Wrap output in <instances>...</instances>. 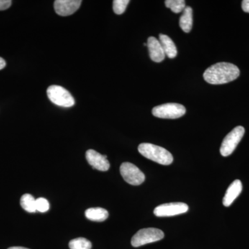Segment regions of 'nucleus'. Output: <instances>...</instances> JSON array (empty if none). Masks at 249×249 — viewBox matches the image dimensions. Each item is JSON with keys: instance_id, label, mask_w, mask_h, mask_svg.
<instances>
[{"instance_id": "9d476101", "label": "nucleus", "mask_w": 249, "mask_h": 249, "mask_svg": "<svg viewBox=\"0 0 249 249\" xmlns=\"http://www.w3.org/2000/svg\"><path fill=\"white\" fill-rule=\"evenodd\" d=\"M107 158V156L101 155L93 150H89L86 152V159L89 164L100 171L105 172L109 170L110 164Z\"/></svg>"}, {"instance_id": "ddd939ff", "label": "nucleus", "mask_w": 249, "mask_h": 249, "mask_svg": "<svg viewBox=\"0 0 249 249\" xmlns=\"http://www.w3.org/2000/svg\"><path fill=\"white\" fill-rule=\"evenodd\" d=\"M160 42L165 55L169 58H175L178 55V49L171 38L168 36L160 34Z\"/></svg>"}, {"instance_id": "4be33fe9", "label": "nucleus", "mask_w": 249, "mask_h": 249, "mask_svg": "<svg viewBox=\"0 0 249 249\" xmlns=\"http://www.w3.org/2000/svg\"><path fill=\"white\" fill-rule=\"evenodd\" d=\"M242 8L245 12L249 14V0H244L242 1Z\"/></svg>"}, {"instance_id": "6ab92c4d", "label": "nucleus", "mask_w": 249, "mask_h": 249, "mask_svg": "<svg viewBox=\"0 0 249 249\" xmlns=\"http://www.w3.org/2000/svg\"><path fill=\"white\" fill-rule=\"evenodd\" d=\"M129 3V0H114L113 1L114 12L117 15L124 14Z\"/></svg>"}, {"instance_id": "6e6552de", "label": "nucleus", "mask_w": 249, "mask_h": 249, "mask_svg": "<svg viewBox=\"0 0 249 249\" xmlns=\"http://www.w3.org/2000/svg\"><path fill=\"white\" fill-rule=\"evenodd\" d=\"M188 211V206L184 203H168L156 207L154 213L157 217H171L185 213Z\"/></svg>"}, {"instance_id": "39448f33", "label": "nucleus", "mask_w": 249, "mask_h": 249, "mask_svg": "<svg viewBox=\"0 0 249 249\" xmlns=\"http://www.w3.org/2000/svg\"><path fill=\"white\" fill-rule=\"evenodd\" d=\"M184 106L178 103H166L160 105L152 109V114L160 119H175L186 114Z\"/></svg>"}, {"instance_id": "412c9836", "label": "nucleus", "mask_w": 249, "mask_h": 249, "mask_svg": "<svg viewBox=\"0 0 249 249\" xmlns=\"http://www.w3.org/2000/svg\"><path fill=\"white\" fill-rule=\"evenodd\" d=\"M11 4L12 1L11 0H0V11H4L9 9Z\"/></svg>"}, {"instance_id": "7ed1b4c3", "label": "nucleus", "mask_w": 249, "mask_h": 249, "mask_svg": "<svg viewBox=\"0 0 249 249\" xmlns=\"http://www.w3.org/2000/svg\"><path fill=\"white\" fill-rule=\"evenodd\" d=\"M49 99L60 107H71L74 106V98L67 89L59 85H52L47 91Z\"/></svg>"}, {"instance_id": "aec40b11", "label": "nucleus", "mask_w": 249, "mask_h": 249, "mask_svg": "<svg viewBox=\"0 0 249 249\" xmlns=\"http://www.w3.org/2000/svg\"><path fill=\"white\" fill-rule=\"evenodd\" d=\"M36 211L40 213H46L49 210V203L45 198H38L36 201Z\"/></svg>"}, {"instance_id": "dca6fc26", "label": "nucleus", "mask_w": 249, "mask_h": 249, "mask_svg": "<svg viewBox=\"0 0 249 249\" xmlns=\"http://www.w3.org/2000/svg\"><path fill=\"white\" fill-rule=\"evenodd\" d=\"M36 199L30 194L24 195L21 197L20 205L23 208V209L25 210L28 213L36 212Z\"/></svg>"}, {"instance_id": "20e7f679", "label": "nucleus", "mask_w": 249, "mask_h": 249, "mask_svg": "<svg viewBox=\"0 0 249 249\" xmlns=\"http://www.w3.org/2000/svg\"><path fill=\"white\" fill-rule=\"evenodd\" d=\"M164 233L160 229L155 228L141 229L132 237L131 244L134 247H142L162 240Z\"/></svg>"}, {"instance_id": "0eeeda50", "label": "nucleus", "mask_w": 249, "mask_h": 249, "mask_svg": "<svg viewBox=\"0 0 249 249\" xmlns=\"http://www.w3.org/2000/svg\"><path fill=\"white\" fill-rule=\"evenodd\" d=\"M120 173L126 182L132 186H139L144 182L145 175L135 165L124 162L120 167Z\"/></svg>"}, {"instance_id": "5701e85b", "label": "nucleus", "mask_w": 249, "mask_h": 249, "mask_svg": "<svg viewBox=\"0 0 249 249\" xmlns=\"http://www.w3.org/2000/svg\"><path fill=\"white\" fill-rule=\"evenodd\" d=\"M5 67H6V62L4 59L0 57V70L4 69Z\"/></svg>"}, {"instance_id": "4468645a", "label": "nucleus", "mask_w": 249, "mask_h": 249, "mask_svg": "<svg viewBox=\"0 0 249 249\" xmlns=\"http://www.w3.org/2000/svg\"><path fill=\"white\" fill-rule=\"evenodd\" d=\"M108 216L107 210L102 208H91L85 211V217L94 222H103L107 219Z\"/></svg>"}, {"instance_id": "9b49d317", "label": "nucleus", "mask_w": 249, "mask_h": 249, "mask_svg": "<svg viewBox=\"0 0 249 249\" xmlns=\"http://www.w3.org/2000/svg\"><path fill=\"white\" fill-rule=\"evenodd\" d=\"M147 47L148 48L150 57L152 61L160 62L165 59V55L160 42L155 37H149L147 39Z\"/></svg>"}, {"instance_id": "f257e3e1", "label": "nucleus", "mask_w": 249, "mask_h": 249, "mask_svg": "<svg viewBox=\"0 0 249 249\" xmlns=\"http://www.w3.org/2000/svg\"><path fill=\"white\" fill-rule=\"evenodd\" d=\"M240 73L238 67L233 64L219 62L205 71L204 78L210 84L222 85L237 79Z\"/></svg>"}, {"instance_id": "a211bd4d", "label": "nucleus", "mask_w": 249, "mask_h": 249, "mask_svg": "<svg viewBox=\"0 0 249 249\" xmlns=\"http://www.w3.org/2000/svg\"><path fill=\"white\" fill-rule=\"evenodd\" d=\"M165 4L175 14L182 12L186 8V1L184 0H167L165 1Z\"/></svg>"}, {"instance_id": "f8f14e48", "label": "nucleus", "mask_w": 249, "mask_h": 249, "mask_svg": "<svg viewBox=\"0 0 249 249\" xmlns=\"http://www.w3.org/2000/svg\"><path fill=\"white\" fill-rule=\"evenodd\" d=\"M242 191V184L240 180H235L229 186L225 196L223 199V204L226 207H229L232 204L236 198L240 196L241 192Z\"/></svg>"}, {"instance_id": "2eb2a0df", "label": "nucleus", "mask_w": 249, "mask_h": 249, "mask_svg": "<svg viewBox=\"0 0 249 249\" xmlns=\"http://www.w3.org/2000/svg\"><path fill=\"white\" fill-rule=\"evenodd\" d=\"M193 9L186 6L179 19V26L184 32L189 33L193 27Z\"/></svg>"}, {"instance_id": "b1692460", "label": "nucleus", "mask_w": 249, "mask_h": 249, "mask_svg": "<svg viewBox=\"0 0 249 249\" xmlns=\"http://www.w3.org/2000/svg\"><path fill=\"white\" fill-rule=\"evenodd\" d=\"M8 249H29L27 248H24V247H10V248Z\"/></svg>"}, {"instance_id": "f03ea898", "label": "nucleus", "mask_w": 249, "mask_h": 249, "mask_svg": "<svg viewBox=\"0 0 249 249\" xmlns=\"http://www.w3.org/2000/svg\"><path fill=\"white\" fill-rule=\"evenodd\" d=\"M138 150L141 155L145 158L153 160L160 165H168L173 162L172 154L166 149L158 145L144 142L139 145Z\"/></svg>"}, {"instance_id": "1a4fd4ad", "label": "nucleus", "mask_w": 249, "mask_h": 249, "mask_svg": "<svg viewBox=\"0 0 249 249\" xmlns=\"http://www.w3.org/2000/svg\"><path fill=\"white\" fill-rule=\"evenodd\" d=\"M81 3L80 0H56L54 1V9L59 16H71L79 9Z\"/></svg>"}, {"instance_id": "423d86ee", "label": "nucleus", "mask_w": 249, "mask_h": 249, "mask_svg": "<svg viewBox=\"0 0 249 249\" xmlns=\"http://www.w3.org/2000/svg\"><path fill=\"white\" fill-rule=\"evenodd\" d=\"M245 129L242 126H237L232 129L230 133L228 134L227 137L223 140L220 147V153L223 157H228L231 155L235 150L239 142L242 140Z\"/></svg>"}, {"instance_id": "f3484780", "label": "nucleus", "mask_w": 249, "mask_h": 249, "mask_svg": "<svg viewBox=\"0 0 249 249\" xmlns=\"http://www.w3.org/2000/svg\"><path fill=\"white\" fill-rule=\"evenodd\" d=\"M91 243L84 237H78L70 241L69 247L70 249H91Z\"/></svg>"}]
</instances>
